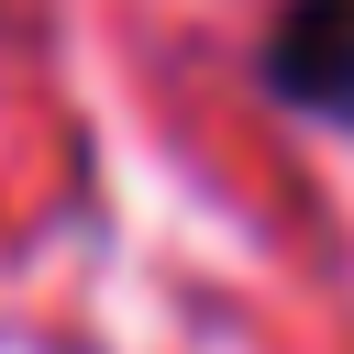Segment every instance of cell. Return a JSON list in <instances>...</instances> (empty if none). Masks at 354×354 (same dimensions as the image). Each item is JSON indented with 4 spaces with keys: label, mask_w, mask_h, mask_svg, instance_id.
<instances>
[{
    "label": "cell",
    "mask_w": 354,
    "mask_h": 354,
    "mask_svg": "<svg viewBox=\"0 0 354 354\" xmlns=\"http://www.w3.org/2000/svg\"><path fill=\"white\" fill-rule=\"evenodd\" d=\"M254 77H266L299 122L354 133V0H288L277 33L254 44Z\"/></svg>",
    "instance_id": "6da1fadb"
}]
</instances>
